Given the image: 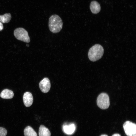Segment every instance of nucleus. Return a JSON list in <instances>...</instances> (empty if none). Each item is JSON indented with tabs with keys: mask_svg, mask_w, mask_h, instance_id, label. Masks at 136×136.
I'll use <instances>...</instances> for the list:
<instances>
[{
	"mask_svg": "<svg viewBox=\"0 0 136 136\" xmlns=\"http://www.w3.org/2000/svg\"><path fill=\"white\" fill-rule=\"evenodd\" d=\"M3 25L2 23L0 21V31L3 29Z\"/></svg>",
	"mask_w": 136,
	"mask_h": 136,
	"instance_id": "nucleus-15",
	"label": "nucleus"
},
{
	"mask_svg": "<svg viewBox=\"0 0 136 136\" xmlns=\"http://www.w3.org/2000/svg\"><path fill=\"white\" fill-rule=\"evenodd\" d=\"M11 15L10 13H6L0 15V21L3 23L9 22L11 19Z\"/></svg>",
	"mask_w": 136,
	"mask_h": 136,
	"instance_id": "nucleus-13",
	"label": "nucleus"
},
{
	"mask_svg": "<svg viewBox=\"0 0 136 136\" xmlns=\"http://www.w3.org/2000/svg\"><path fill=\"white\" fill-rule=\"evenodd\" d=\"M14 36L18 40L24 42L29 43L30 40L27 31L22 28H17L15 30Z\"/></svg>",
	"mask_w": 136,
	"mask_h": 136,
	"instance_id": "nucleus-4",
	"label": "nucleus"
},
{
	"mask_svg": "<svg viewBox=\"0 0 136 136\" xmlns=\"http://www.w3.org/2000/svg\"><path fill=\"white\" fill-rule=\"evenodd\" d=\"M112 136H121V135L118 133H115L113 134Z\"/></svg>",
	"mask_w": 136,
	"mask_h": 136,
	"instance_id": "nucleus-16",
	"label": "nucleus"
},
{
	"mask_svg": "<svg viewBox=\"0 0 136 136\" xmlns=\"http://www.w3.org/2000/svg\"><path fill=\"white\" fill-rule=\"evenodd\" d=\"M48 26L49 29L51 32L54 33H58L62 28V20L58 15H52L49 18Z\"/></svg>",
	"mask_w": 136,
	"mask_h": 136,
	"instance_id": "nucleus-1",
	"label": "nucleus"
},
{
	"mask_svg": "<svg viewBox=\"0 0 136 136\" xmlns=\"http://www.w3.org/2000/svg\"><path fill=\"white\" fill-rule=\"evenodd\" d=\"M104 53L103 47L100 44H96L90 49L88 53V56L90 61L94 62L100 59Z\"/></svg>",
	"mask_w": 136,
	"mask_h": 136,
	"instance_id": "nucleus-2",
	"label": "nucleus"
},
{
	"mask_svg": "<svg viewBox=\"0 0 136 136\" xmlns=\"http://www.w3.org/2000/svg\"><path fill=\"white\" fill-rule=\"evenodd\" d=\"M98 106L102 109H106L108 108L110 105L109 98L106 93H103L99 94L97 99Z\"/></svg>",
	"mask_w": 136,
	"mask_h": 136,
	"instance_id": "nucleus-3",
	"label": "nucleus"
},
{
	"mask_svg": "<svg viewBox=\"0 0 136 136\" xmlns=\"http://www.w3.org/2000/svg\"><path fill=\"white\" fill-rule=\"evenodd\" d=\"M14 95L13 91L8 89L3 90L1 92L0 97L4 99H9L12 98Z\"/></svg>",
	"mask_w": 136,
	"mask_h": 136,
	"instance_id": "nucleus-9",
	"label": "nucleus"
},
{
	"mask_svg": "<svg viewBox=\"0 0 136 136\" xmlns=\"http://www.w3.org/2000/svg\"><path fill=\"white\" fill-rule=\"evenodd\" d=\"M39 88L41 91L44 93L48 92L51 87L50 82L47 78H45L39 83Z\"/></svg>",
	"mask_w": 136,
	"mask_h": 136,
	"instance_id": "nucleus-6",
	"label": "nucleus"
},
{
	"mask_svg": "<svg viewBox=\"0 0 136 136\" xmlns=\"http://www.w3.org/2000/svg\"><path fill=\"white\" fill-rule=\"evenodd\" d=\"M75 126L73 124L67 125H65L63 127V131L65 133L70 134L73 133L75 130Z\"/></svg>",
	"mask_w": 136,
	"mask_h": 136,
	"instance_id": "nucleus-10",
	"label": "nucleus"
},
{
	"mask_svg": "<svg viewBox=\"0 0 136 136\" xmlns=\"http://www.w3.org/2000/svg\"><path fill=\"white\" fill-rule=\"evenodd\" d=\"M23 100L24 104L26 107H28L31 106L33 101L32 94L28 92H25L23 95Z\"/></svg>",
	"mask_w": 136,
	"mask_h": 136,
	"instance_id": "nucleus-7",
	"label": "nucleus"
},
{
	"mask_svg": "<svg viewBox=\"0 0 136 136\" xmlns=\"http://www.w3.org/2000/svg\"><path fill=\"white\" fill-rule=\"evenodd\" d=\"M123 128L127 136H136V125L135 123L127 121L124 123Z\"/></svg>",
	"mask_w": 136,
	"mask_h": 136,
	"instance_id": "nucleus-5",
	"label": "nucleus"
},
{
	"mask_svg": "<svg viewBox=\"0 0 136 136\" xmlns=\"http://www.w3.org/2000/svg\"><path fill=\"white\" fill-rule=\"evenodd\" d=\"M39 136H50L51 132L47 128L41 125L39 128Z\"/></svg>",
	"mask_w": 136,
	"mask_h": 136,
	"instance_id": "nucleus-11",
	"label": "nucleus"
},
{
	"mask_svg": "<svg viewBox=\"0 0 136 136\" xmlns=\"http://www.w3.org/2000/svg\"><path fill=\"white\" fill-rule=\"evenodd\" d=\"M25 136H37V134L33 129L30 126H27L24 131Z\"/></svg>",
	"mask_w": 136,
	"mask_h": 136,
	"instance_id": "nucleus-12",
	"label": "nucleus"
},
{
	"mask_svg": "<svg viewBox=\"0 0 136 136\" xmlns=\"http://www.w3.org/2000/svg\"><path fill=\"white\" fill-rule=\"evenodd\" d=\"M7 133V130L5 128L0 127V136H6Z\"/></svg>",
	"mask_w": 136,
	"mask_h": 136,
	"instance_id": "nucleus-14",
	"label": "nucleus"
},
{
	"mask_svg": "<svg viewBox=\"0 0 136 136\" xmlns=\"http://www.w3.org/2000/svg\"><path fill=\"white\" fill-rule=\"evenodd\" d=\"M100 136H108L106 134H102Z\"/></svg>",
	"mask_w": 136,
	"mask_h": 136,
	"instance_id": "nucleus-17",
	"label": "nucleus"
},
{
	"mask_svg": "<svg viewBox=\"0 0 136 136\" xmlns=\"http://www.w3.org/2000/svg\"><path fill=\"white\" fill-rule=\"evenodd\" d=\"M90 8L91 12L94 14L98 13L100 11L101 9L99 4L96 1L91 2Z\"/></svg>",
	"mask_w": 136,
	"mask_h": 136,
	"instance_id": "nucleus-8",
	"label": "nucleus"
}]
</instances>
